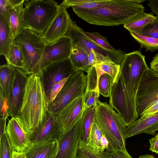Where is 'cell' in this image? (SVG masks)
Segmentation results:
<instances>
[{
  "label": "cell",
  "mask_w": 158,
  "mask_h": 158,
  "mask_svg": "<svg viewBox=\"0 0 158 158\" xmlns=\"http://www.w3.org/2000/svg\"><path fill=\"white\" fill-rule=\"evenodd\" d=\"M5 58L7 64L9 65L14 68L24 70L25 63L22 53L19 46L15 44L14 42Z\"/></svg>",
  "instance_id": "obj_28"
},
{
  "label": "cell",
  "mask_w": 158,
  "mask_h": 158,
  "mask_svg": "<svg viewBox=\"0 0 158 158\" xmlns=\"http://www.w3.org/2000/svg\"><path fill=\"white\" fill-rule=\"evenodd\" d=\"M149 69L145 56L140 51L137 50L125 53L120 64L119 73L129 94L136 102L141 79L144 72Z\"/></svg>",
  "instance_id": "obj_6"
},
{
  "label": "cell",
  "mask_w": 158,
  "mask_h": 158,
  "mask_svg": "<svg viewBox=\"0 0 158 158\" xmlns=\"http://www.w3.org/2000/svg\"><path fill=\"white\" fill-rule=\"evenodd\" d=\"M94 107L95 121L109 142L106 151L109 152L118 150L127 151V127L119 115L109 104L101 102L98 97Z\"/></svg>",
  "instance_id": "obj_3"
},
{
  "label": "cell",
  "mask_w": 158,
  "mask_h": 158,
  "mask_svg": "<svg viewBox=\"0 0 158 158\" xmlns=\"http://www.w3.org/2000/svg\"><path fill=\"white\" fill-rule=\"evenodd\" d=\"M6 132L14 151L23 152L32 144L31 136L23 129L14 117L9 120Z\"/></svg>",
  "instance_id": "obj_18"
},
{
  "label": "cell",
  "mask_w": 158,
  "mask_h": 158,
  "mask_svg": "<svg viewBox=\"0 0 158 158\" xmlns=\"http://www.w3.org/2000/svg\"><path fill=\"white\" fill-rule=\"evenodd\" d=\"M158 131V112L148 115L142 116L127 127L126 138L145 133L154 135Z\"/></svg>",
  "instance_id": "obj_19"
},
{
  "label": "cell",
  "mask_w": 158,
  "mask_h": 158,
  "mask_svg": "<svg viewBox=\"0 0 158 158\" xmlns=\"http://www.w3.org/2000/svg\"><path fill=\"white\" fill-rule=\"evenodd\" d=\"M72 49L70 39L65 36L54 43L45 44L39 63L38 75L44 69L52 64L69 58Z\"/></svg>",
  "instance_id": "obj_14"
},
{
  "label": "cell",
  "mask_w": 158,
  "mask_h": 158,
  "mask_svg": "<svg viewBox=\"0 0 158 158\" xmlns=\"http://www.w3.org/2000/svg\"><path fill=\"white\" fill-rule=\"evenodd\" d=\"M71 19L66 9L60 8L44 34L41 37L45 44L54 43L64 36Z\"/></svg>",
  "instance_id": "obj_16"
},
{
  "label": "cell",
  "mask_w": 158,
  "mask_h": 158,
  "mask_svg": "<svg viewBox=\"0 0 158 158\" xmlns=\"http://www.w3.org/2000/svg\"><path fill=\"white\" fill-rule=\"evenodd\" d=\"M8 19L0 14V55L6 57L14 42Z\"/></svg>",
  "instance_id": "obj_22"
},
{
  "label": "cell",
  "mask_w": 158,
  "mask_h": 158,
  "mask_svg": "<svg viewBox=\"0 0 158 158\" xmlns=\"http://www.w3.org/2000/svg\"><path fill=\"white\" fill-rule=\"evenodd\" d=\"M153 23L149 24L135 33L140 35L158 39V16Z\"/></svg>",
  "instance_id": "obj_36"
},
{
  "label": "cell",
  "mask_w": 158,
  "mask_h": 158,
  "mask_svg": "<svg viewBox=\"0 0 158 158\" xmlns=\"http://www.w3.org/2000/svg\"><path fill=\"white\" fill-rule=\"evenodd\" d=\"M7 119L0 118V139L6 132V121Z\"/></svg>",
  "instance_id": "obj_48"
},
{
  "label": "cell",
  "mask_w": 158,
  "mask_h": 158,
  "mask_svg": "<svg viewBox=\"0 0 158 158\" xmlns=\"http://www.w3.org/2000/svg\"><path fill=\"white\" fill-rule=\"evenodd\" d=\"M94 107L85 109L81 118V140L89 145L92 127L95 120Z\"/></svg>",
  "instance_id": "obj_25"
},
{
  "label": "cell",
  "mask_w": 158,
  "mask_h": 158,
  "mask_svg": "<svg viewBox=\"0 0 158 158\" xmlns=\"http://www.w3.org/2000/svg\"><path fill=\"white\" fill-rule=\"evenodd\" d=\"M129 32L141 47L145 49V51L153 52L158 50V39L140 35L132 31Z\"/></svg>",
  "instance_id": "obj_30"
},
{
  "label": "cell",
  "mask_w": 158,
  "mask_h": 158,
  "mask_svg": "<svg viewBox=\"0 0 158 158\" xmlns=\"http://www.w3.org/2000/svg\"><path fill=\"white\" fill-rule=\"evenodd\" d=\"M84 31L77 25L75 21L72 20L69 29L64 36L70 39L72 48L81 49L88 54L94 50L115 63L121 64L125 54L123 51L118 50L116 52H112L103 48L87 37Z\"/></svg>",
  "instance_id": "obj_9"
},
{
  "label": "cell",
  "mask_w": 158,
  "mask_h": 158,
  "mask_svg": "<svg viewBox=\"0 0 158 158\" xmlns=\"http://www.w3.org/2000/svg\"><path fill=\"white\" fill-rule=\"evenodd\" d=\"M0 158H12L14 150L6 132L0 139Z\"/></svg>",
  "instance_id": "obj_34"
},
{
  "label": "cell",
  "mask_w": 158,
  "mask_h": 158,
  "mask_svg": "<svg viewBox=\"0 0 158 158\" xmlns=\"http://www.w3.org/2000/svg\"><path fill=\"white\" fill-rule=\"evenodd\" d=\"M157 112H158V101L154 102L148 107L144 110L142 116L152 114Z\"/></svg>",
  "instance_id": "obj_42"
},
{
  "label": "cell",
  "mask_w": 158,
  "mask_h": 158,
  "mask_svg": "<svg viewBox=\"0 0 158 158\" xmlns=\"http://www.w3.org/2000/svg\"><path fill=\"white\" fill-rule=\"evenodd\" d=\"M114 83L113 78L109 75L105 74L102 75L98 84L99 94L104 97L110 98Z\"/></svg>",
  "instance_id": "obj_31"
},
{
  "label": "cell",
  "mask_w": 158,
  "mask_h": 158,
  "mask_svg": "<svg viewBox=\"0 0 158 158\" xmlns=\"http://www.w3.org/2000/svg\"><path fill=\"white\" fill-rule=\"evenodd\" d=\"M0 118L7 119L9 117L8 106L6 98L0 93Z\"/></svg>",
  "instance_id": "obj_40"
},
{
  "label": "cell",
  "mask_w": 158,
  "mask_h": 158,
  "mask_svg": "<svg viewBox=\"0 0 158 158\" xmlns=\"http://www.w3.org/2000/svg\"><path fill=\"white\" fill-rule=\"evenodd\" d=\"M81 118L70 131L62 134L57 140L58 150L54 158H77L81 139Z\"/></svg>",
  "instance_id": "obj_15"
},
{
  "label": "cell",
  "mask_w": 158,
  "mask_h": 158,
  "mask_svg": "<svg viewBox=\"0 0 158 158\" xmlns=\"http://www.w3.org/2000/svg\"><path fill=\"white\" fill-rule=\"evenodd\" d=\"M148 5L152 12L158 16V0H148Z\"/></svg>",
  "instance_id": "obj_45"
},
{
  "label": "cell",
  "mask_w": 158,
  "mask_h": 158,
  "mask_svg": "<svg viewBox=\"0 0 158 158\" xmlns=\"http://www.w3.org/2000/svg\"><path fill=\"white\" fill-rule=\"evenodd\" d=\"M97 96L99 97L95 91H89L85 93L84 103L85 109L94 107Z\"/></svg>",
  "instance_id": "obj_38"
},
{
  "label": "cell",
  "mask_w": 158,
  "mask_h": 158,
  "mask_svg": "<svg viewBox=\"0 0 158 158\" xmlns=\"http://www.w3.org/2000/svg\"><path fill=\"white\" fill-rule=\"evenodd\" d=\"M158 101V74L150 69L145 71L141 79L136 98L138 114L141 117L146 109Z\"/></svg>",
  "instance_id": "obj_10"
},
{
  "label": "cell",
  "mask_w": 158,
  "mask_h": 158,
  "mask_svg": "<svg viewBox=\"0 0 158 158\" xmlns=\"http://www.w3.org/2000/svg\"><path fill=\"white\" fill-rule=\"evenodd\" d=\"M28 77L21 69L14 68L12 84L7 99L9 117L16 119L19 115Z\"/></svg>",
  "instance_id": "obj_12"
},
{
  "label": "cell",
  "mask_w": 158,
  "mask_h": 158,
  "mask_svg": "<svg viewBox=\"0 0 158 158\" xmlns=\"http://www.w3.org/2000/svg\"><path fill=\"white\" fill-rule=\"evenodd\" d=\"M141 0H103L96 7H72L75 14L89 24L105 26L123 25L144 11Z\"/></svg>",
  "instance_id": "obj_1"
},
{
  "label": "cell",
  "mask_w": 158,
  "mask_h": 158,
  "mask_svg": "<svg viewBox=\"0 0 158 158\" xmlns=\"http://www.w3.org/2000/svg\"><path fill=\"white\" fill-rule=\"evenodd\" d=\"M88 57L89 64L91 67L94 66L97 64L109 59L94 50L92 51L88 54Z\"/></svg>",
  "instance_id": "obj_39"
},
{
  "label": "cell",
  "mask_w": 158,
  "mask_h": 158,
  "mask_svg": "<svg viewBox=\"0 0 158 158\" xmlns=\"http://www.w3.org/2000/svg\"><path fill=\"white\" fill-rule=\"evenodd\" d=\"M109 104L116 110L127 127L139 117L136 102L130 96L122 76L119 73L114 83Z\"/></svg>",
  "instance_id": "obj_7"
},
{
  "label": "cell",
  "mask_w": 158,
  "mask_h": 158,
  "mask_svg": "<svg viewBox=\"0 0 158 158\" xmlns=\"http://www.w3.org/2000/svg\"><path fill=\"white\" fill-rule=\"evenodd\" d=\"M12 158H26L23 152H17L14 151Z\"/></svg>",
  "instance_id": "obj_49"
},
{
  "label": "cell",
  "mask_w": 158,
  "mask_h": 158,
  "mask_svg": "<svg viewBox=\"0 0 158 158\" xmlns=\"http://www.w3.org/2000/svg\"><path fill=\"white\" fill-rule=\"evenodd\" d=\"M69 58L76 71L81 70L87 73L91 67L89 63L88 54L81 49L72 48Z\"/></svg>",
  "instance_id": "obj_26"
},
{
  "label": "cell",
  "mask_w": 158,
  "mask_h": 158,
  "mask_svg": "<svg viewBox=\"0 0 158 158\" xmlns=\"http://www.w3.org/2000/svg\"><path fill=\"white\" fill-rule=\"evenodd\" d=\"M58 148L57 140L32 143L24 152L26 158H54Z\"/></svg>",
  "instance_id": "obj_20"
},
{
  "label": "cell",
  "mask_w": 158,
  "mask_h": 158,
  "mask_svg": "<svg viewBox=\"0 0 158 158\" xmlns=\"http://www.w3.org/2000/svg\"><path fill=\"white\" fill-rule=\"evenodd\" d=\"M27 2L23 12L26 28L41 37L60 8L57 2L52 0H32Z\"/></svg>",
  "instance_id": "obj_4"
},
{
  "label": "cell",
  "mask_w": 158,
  "mask_h": 158,
  "mask_svg": "<svg viewBox=\"0 0 158 158\" xmlns=\"http://www.w3.org/2000/svg\"><path fill=\"white\" fill-rule=\"evenodd\" d=\"M85 34L89 38L98 45L105 49L112 52L118 50L114 49L109 43L107 39L97 32H89L84 31Z\"/></svg>",
  "instance_id": "obj_33"
},
{
  "label": "cell",
  "mask_w": 158,
  "mask_h": 158,
  "mask_svg": "<svg viewBox=\"0 0 158 158\" xmlns=\"http://www.w3.org/2000/svg\"><path fill=\"white\" fill-rule=\"evenodd\" d=\"M85 92L82 93L55 114L63 132L70 131L81 118L85 110Z\"/></svg>",
  "instance_id": "obj_13"
},
{
  "label": "cell",
  "mask_w": 158,
  "mask_h": 158,
  "mask_svg": "<svg viewBox=\"0 0 158 158\" xmlns=\"http://www.w3.org/2000/svg\"><path fill=\"white\" fill-rule=\"evenodd\" d=\"M158 137V132L157 133V134L156 135Z\"/></svg>",
  "instance_id": "obj_51"
},
{
  "label": "cell",
  "mask_w": 158,
  "mask_h": 158,
  "mask_svg": "<svg viewBox=\"0 0 158 158\" xmlns=\"http://www.w3.org/2000/svg\"><path fill=\"white\" fill-rule=\"evenodd\" d=\"M150 69L158 74V53L153 57L150 63Z\"/></svg>",
  "instance_id": "obj_46"
},
{
  "label": "cell",
  "mask_w": 158,
  "mask_h": 158,
  "mask_svg": "<svg viewBox=\"0 0 158 158\" xmlns=\"http://www.w3.org/2000/svg\"><path fill=\"white\" fill-rule=\"evenodd\" d=\"M48 106L39 77L34 74L28 75L19 115L16 119L31 136L46 122L49 112Z\"/></svg>",
  "instance_id": "obj_2"
},
{
  "label": "cell",
  "mask_w": 158,
  "mask_h": 158,
  "mask_svg": "<svg viewBox=\"0 0 158 158\" xmlns=\"http://www.w3.org/2000/svg\"><path fill=\"white\" fill-rule=\"evenodd\" d=\"M110 153L112 158H132L127 150H118Z\"/></svg>",
  "instance_id": "obj_41"
},
{
  "label": "cell",
  "mask_w": 158,
  "mask_h": 158,
  "mask_svg": "<svg viewBox=\"0 0 158 158\" xmlns=\"http://www.w3.org/2000/svg\"><path fill=\"white\" fill-rule=\"evenodd\" d=\"M150 147L149 149L152 152L158 154V137L156 135L149 139Z\"/></svg>",
  "instance_id": "obj_44"
},
{
  "label": "cell",
  "mask_w": 158,
  "mask_h": 158,
  "mask_svg": "<svg viewBox=\"0 0 158 158\" xmlns=\"http://www.w3.org/2000/svg\"><path fill=\"white\" fill-rule=\"evenodd\" d=\"M9 0H0V14L8 18V6Z\"/></svg>",
  "instance_id": "obj_43"
},
{
  "label": "cell",
  "mask_w": 158,
  "mask_h": 158,
  "mask_svg": "<svg viewBox=\"0 0 158 158\" xmlns=\"http://www.w3.org/2000/svg\"><path fill=\"white\" fill-rule=\"evenodd\" d=\"M102 135L101 130L95 119L91 128L90 142L88 145L93 149L100 151V141Z\"/></svg>",
  "instance_id": "obj_32"
},
{
  "label": "cell",
  "mask_w": 158,
  "mask_h": 158,
  "mask_svg": "<svg viewBox=\"0 0 158 158\" xmlns=\"http://www.w3.org/2000/svg\"><path fill=\"white\" fill-rule=\"evenodd\" d=\"M77 158H112L110 152L94 150L81 140L78 150Z\"/></svg>",
  "instance_id": "obj_29"
},
{
  "label": "cell",
  "mask_w": 158,
  "mask_h": 158,
  "mask_svg": "<svg viewBox=\"0 0 158 158\" xmlns=\"http://www.w3.org/2000/svg\"><path fill=\"white\" fill-rule=\"evenodd\" d=\"M76 71L69 58L53 63L44 69L38 76L47 98L54 84L64 79L68 78Z\"/></svg>",
  "instance_id": "obj_11"
},
{
  "label": "cell",
  "mask_w": 158,
  "mask_h": 158,
  "mask_svg": "<svg viewBox=\"0 0 158 158\" xmlns=\"http://www.w3.org/2000/svg\"><path fill=\"white\" fill-rule=\"evenodd\" d=\"M14 73V68L7 64L0 66V93L7 99L11 87Z\"/></svg>",
  "instance_id": "obj_24"
},
{
  "label": "cell",
  "mask_w": 158,
  "mask_h": 158,
  "mask_svg": "<svg viewBox=\"0 0 158 158\" xmlns=\"http://www.w3.org/2000/svg\"><path fill=\"white\" fill-rule=\"evenodd\" d=\"M63 134L55 115L49 112L45 123L35 131L31 135L32 143L57 140Z\"/></svg>",
  "instance_id": "obj_17"
},
{
  "label": "cell",
  "mask_w": 158,
  "mask_h": 158,
  "mask_svg": "<svg viewBox=\"0 0 158 158\" xmlns=\"http://www.w3.org/2000/svg\"><path fill=\"white\" fill-rule=\"evenodd\" d=\"M94 67L95 69L98 84L100 77L105 74L110 75L115 82L120 72V65L108 59L95 64Z\"/></svg>",
  "instance_id": "obj_27"
},
{
  "label": "cell",
  "mask_w": 158,
  "mask_h": 158,
  "mask_svg": "<svg viewBox=\"0 0 158 158\" xmlns=\"http://www.w3.org/2000/svg\"><path fill=\"white\" fill-rule=\"evenodd\" d=\"M139 158H156L153 156L149 154H145L140 156Z\"/></svg>",
  "instance_id": "obj_50"
},
{
  "label": "cell",
  "mask_w": 158,
  "mask_h": 158,
  "mask_svg": "<svg viewBox=\"0 0 158 158\" xmlns=\"http://www.w3.org/2000/svg\"><path fill=\"white\" fill-rule=\"evenodd\" d=\"M25 1L23 0L20 3L12 6L9 0L8 20L14 39L26 29L23 19Z\"/></svg>",
  "instance_id": "obj_21"
},
{
  "label": "cell",
  "mask_w": 158,
  "mask_h": 158,
  "mask_svg": "<svg viewBox=\"0 0 158 158\" xmlns=\"http://www.w3.org/2000/svg\"><path fill=\"white\" fill-rule=\"evenodd\" d=\"M87 82V76L84 71H76L67 79L53 102L48 104L49 112L57 114L82 93L85 92Z\"/></svg>",
  "instance_id": "obj_8"
},
{
  "label": "cell",
  "mask_w": 158,
  "mask_h": 158,
  "mask_svg": "<svg viewBox=\"0 0 158 158\" xmlns=\"http://www.w3.org/2000/svg\"><path fill=\"white\" fill-rule=\"evenodd\" d=\"M68 78L64 79L54 84L52 87L48 98V104L52 102Z\"/></svg>",
  "instance_id": "obj_37"
},
{
  "label": "cell",
  "mask_w": 158,
  "mask_h": 158,
  "mask_svg": "<svg viewBox=\"0 0 158 158\" xmlns=\"http://www.w3.org/2000/svg\"><path fill=\"white\" fill-rule=\"evenodd\" d=\"M156 19V16L152 13H147L143 12L133 17L124 24L123 26L129 31L136 32L148 24L154 22Z\"/></svg>",
  "instance_id": "obj_23"
},
{
  "label": "cell",
  "mask_w": 158,
  "mask_h": 158,
  "mask_svg": "<svg viewBox=\"0 0 158 158\" xmlns=\"http://www.w3.org/2000/svg\"><path fill=\"white\" fill-rule=\"evenodd\" d=\"M109 142L106 137L103 134L100 141V151L103 152L108 148Z\"/></svg>",
  "instance_id": "obj_47"
},
{
  "label": "cell",
  "mask_w": 158,
  "mask_h": 158,
  "mask_svg": "<svg viewBox=\"0 0 158 158\" xmlns=\"http://www.w3.org/2000/svg\"><path fill=\"white\" fill-rule=\"evenodd\" d=\"M14 43L19 46L24 58L23 70L28 75H38L39 65L45 44L41 36L27 29L15 37Z\"/></svg>",
  "instance_id": "obj_5"
},
{
  "label": "cell",
  "mask_w": 158,
  "mask_h": 158,
  "mask_svg": "<svg viewBox=\"0 0 158 158\" xmlns=\"http://www.w3.org/2000/svg\"><path fill=\"white\" fill-rule=\"evenodd\" d=\"M87 73V82L85 93L89 91H95L99 97L98 83L95 67H91Z\"/></svg>",
  "instance_id": "obj_35"
}]
</instances>
